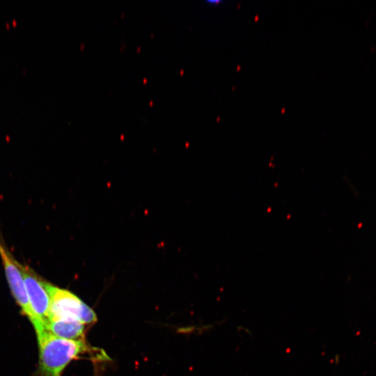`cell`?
Wrapping results in <instances>:
<instances>
[{"instance_id":"6da1fadb","label":"cell","mask_w":376,"mask_h":376,"mask_svg":"<svg viewBox=\"0 0 376 376\" xmlns=\"http://www.w3.org/2000/svg\"><path fill=\"white\" fill-rule=\"evenodd\" d=\"M39 347V376H62L68 365L91 348L84 340H73L57 337L46 329L36 333Z\"/></svg>"},{"instance_id":"277c9868","label":"cell","mask_w":376,"mask_h":376,"mask_svg":"<svg viewBox=\"0 0 376 376\" xmlns=\"http://www.w3.org/2000/svg\"><path fill=\"white\" fill-rule=\"evenodd\" d=\"M21 269L32 311L36 318L45 327L49 320L50 306L46 281L26 265L21 264Z\"/></svg>"},{"instance_id":"8992f818","label":"cell","mask_w":376,"mask_h":376,"mask_svg":"<svg viewBox=\"0 0 376 376\" xmlns=\"http://www.w3.org/2000/svg\"><path fill=\"white\" fill-rule=\"evenodd\" d=\"M221 1H209L208 3H211V4H214V3H221Z\"/></svg>"},{"instance_id":"7a4b0ae2","label":"cell","mask_w":376,"mask_h":376,"mask_svg":"<svg viewBox=\"0 0 376 376\" xmlns=\"http://www.w3.org/2000/svg\"><path fill=\"white\" fill-rule=\"evenodd\" d=\"M46 288L50 299L49 320H75L84 324L97 321L95 311L70 291L47 281Z\"/></svg>"},{"instance_id":"5b68a950","label":"cell","mask_w":376,"mask_h":376,"mask_svg":"<svg viewBox=\"0 0 376 376\" xmlns=\"http://www.w3.org/2000/svg\"><path fill=\"white\" fill-rule=\"evenodd\" d=\"M45 329L52 334L61 338L73 340H84L85 326L75 320H49Z\"/></svg>"},{"instance_id":"3957f363","label":"cell","mask_w":376,"mask_h":376,"mask_svg":"<svg viewBox=\"0 0 376 376\" xmlns=\"http://www.w3.org/2000/svg\"><path fill=\"white\" fill-rule=\"evenodd\" d=\"M0 258L1 259L6 279L12 295L22 312L32 323L36 333L45 329L35 316L26 292L21 264L10 254L0 240Z\"/></svg>"}]
</instances>
